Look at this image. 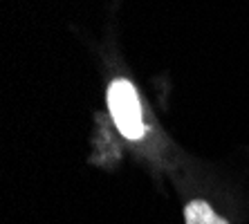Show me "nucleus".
I'll return each instance as SVG.
<instances>
[{
  "instance_id": "obj_2",
  "label": "nucleus",
  "mask_w": 249,
  "mask_h": 224,
  "mask_svg": "<svg viewBox=\"0 0 249 224\" xmlns=\"http://www.w3.org/2000/svg\"><path fill=\"white\" fill-rule=\"evenodd\" d=\"M184 224H229L204 200H191L184 207Z\"/></svg>"
},
{
  "instance_id": "obj_1",
  "label": "nucleus",
  "mask_w": 249,
  "mask_h": 224,
  "mask_svg": "<svg viewBox=\"0 0 249 224\" xmlns=\"http://www.w3.org/2000/svg\"><path fill=\"white\" fill-rule=\"evenodd\" d=\"M106 99H108V110H110V117L115 121L117 130L130 141H139L144 137L146 126L144 110H142V101H139L135 86L124 76L112 79L110 86H108V92H106Z\"/></svg>"
}]
</instances>
